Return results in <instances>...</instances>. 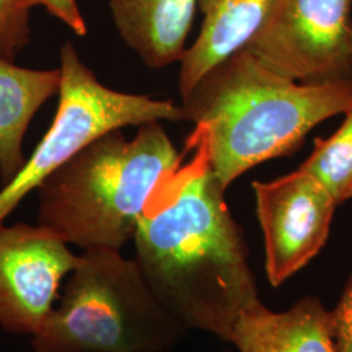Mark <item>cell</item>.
Instances as JSON below:
<instances>
[{
	"label": "cell",
	"mask_w": 352,
	"mask_h": 352,
	"mask_svg": "<svg viewBox=\"0 0 352 352\" xmlns=\"http://www.w3.org/2000/svg\"><path fill=\"white\" fill-rule=\"evenodd\" d=\"M199 0H109L113 24L151 69L179 62Z\"/></svg>",
	"instance_id": "obj_11"
},
{
	"label": "cell",
	"mask_w": 352,
	"mask_h": 352,
	"mask_svg": "<svg viewBox=\"0 0 352 352\" xmlns=\"http://www.w3.org/2000/svg\"><path fill=\"white\" fill-rule=\"evenodd\" d=\"M60 68L29 69L0 59V177L8 184L25 164L23 141L33 116L59 94Z\"/></svg>",
	"instance_id": "obj_12"
},
{
	"label": "cell",
	"mask_w": 352,
	"mask_h": 352,
	"mask_svg": "<svg viewBox=\"0 0 352 352\" xmlns=\"http://www.w3.org/2000/svg\"><path fill=\"white\" fill-rule=\"evenodd\" d=\"M32 7H43L80 37L87 36V23L80 12L77 0H30Z\"/></svg>",
	"instance_id": "obj_15"
},
{
	"label": "cell",
	"mask_w": 352,
	"mask_h": 352,
	"mask_svg": "<svg viewBox=\"0 0 352 352\" xmlns=\"http://www.w3.org/2000/svg\"><path fill=\"white\" fill-rule=\"evenodd\" d=\"M344 122L329 139H317L312 154L300 166L317 179L340 205L352 197V103Z\"/></svg>",
	"instance_id": "obj_13"
},
{
	"label": "cell",
	"mask_w": 352,
	"mask_h": 352,
	"mask_svg": "<svg viewBox=\"0 0 352 352\" xmlns=\"http://www.w3.org/2000/svg\"><path fill=\"white\" fill-rule=\"evenodd\" d=\"M245 49L294 81H352V0H273Z\"/></svg>",
	"instance_id": "obj_6"
},
{
	"label": "cell",
	"mask_w": 352,
	"mask_h": 352,
	"mask_svg": "<svg viewBox=\"0 0 352 352\" xmlns=\"http://www.w3.org/2000/svg\"><path fill=\"white\" fill-rule=\"evenodd\" d=\"M195 158L151 197L133 235L135 261L155 298L187 330L230 342L260 302L240 228L210 168L206 132L188 140Z\"/></svg>",
	"instance_id": "obj_1"
},
{
	"label": "cell",
	"mask_w": 352,
	"mask_h": 352,
	"mask_svg": "<svg viewBox=\"0 0 352 352\" xmlns=\"http://www.w3.org/2000/svg\"><path fill=\"white\" fill-rule=\"evenodd\" d=\"M30 0H0V59L13 62L30 42Z\"/></svg>",
	"instance_id": "obj_14"
},
{
	"label": "cell",
	"mask_w": 352,
	"mask_h": 352,
	"mask_svg": "<svg viewBox=\"0 0 352 352\" xmlns=\"http://www.w3.org/2000/svg\"><path fill=\"white\" fill-rule=\"evenodd\" d=\"M331 317L337 352H352V279Z\"/></svg>",
	"instance_id": "obj_16"
},
{
	"label": "cell",
	"mask_w": 352,
	"mask_h": 352,
	"mask_svg": "<svg viewBox=\"0 0 352 352\" xmlns=\"http://www.w3.org/2000/svg\"><path fill=\"white\" fill-rule=\"evenodd\" d=\"M155 298L135 258L89 248L32 338L34 352H171L187 334Z\"/></svg>",
	"instance_id": "obj_4"
},
{
	"label": "cell",
	"mask_w": 352,
	"mask_h": 352,
	"mask_svg": "<svg viewBox=\"0 0 352 352\" xmlns=\"http://www.w3.org/2000/svg\"><path fill=\"white\" fill-rule=\"evenodd\" d=\"M80 256L46 227L0 225V327L34 336L54 309L63 278Z\"/></svg>",
	"instance_id": "obj_7"
},
{
	"label": "cell",
	"mask_w": 352,
	"mask_h": 352,
	"mask_svg": "<svg viewBox=\"0 0 352 352\" xmlns=\"http://www.w3.org/2000/svg\"><path fill=\"white\" fill-rule=\"evenodd\" d=\"M351 103V80L298 84L244 49L204 76L182 109L186 122L205 128L212 173L227 189L252 167L291 153Z\"/></svg>",
	"instance_id": "obj_2"
},
{
	"label": "cell",
	"mask_w": 352,
	"mask_h": 352,
	"mask_svg": "<svg viewBox=\"0 0 352 352\" xmlns=\"http://www.w3.org/2000/svg\"><path fill=\"white\" fill-rule=\"evenodd\" d=\"M171 352H173V351H171Z\"/></svg>",
	"instance_id": "obj_17"
},
{
	"label": "cell",
	"mask_w": 352,
	"mask_h": 352,
	"mask_svg": "<svg viewBox=\"0 0 352 352\" xmlns=\"http://www.w3.org/2000/svg\"><path fill=\"white\" fill-rule=\"evenodd\" d=\"M115 129L93 141L38 187V225L82 250L122 248L133 239L154 193L182 155L160 122L126 139Z\"/></svg>",
	"instance_id": "obj_3"
},
{
	"label": "cell",
	"mask_w": 352,
	"mask_h": 352,
	"mask_svg": "<svg viewBox=\"0 0 352 352\" xmlns=\"http://www.w3.org/2000/svg\"><path fill=\"white\" fill-rule=\"evenodd\" d=\"M273 0H199L202 24L199 37L180 59L182 97L214 67L244 50L261 29Z\"/></svg>",
	"instance_id": "obj_10"
},
{
	"label": "cell",
	"mask_w": 352,
	"mask_h": 352,
	"mask_svg": "<svg viewBox=\"0 0 352 352\" xmlns=\"http://www.w3.org/2000/svg\"><path fill=\"white\" fill-rule=\"evenodd\" d=\"M253 189L266 274L279 286L321 251L338 204L302 167L272 182H254Z\"/></svg>",
	"instance_id": "obj_8"
},
{
	"label": "cell",
	"mask_w": 352,
	"mask_h": 352,
	"mask_svg": "<svg viewBox=\"0 0 352 352\" xmlns=\"http://www.w3.org/2000/svg\"><path fill=\"white\" fill-rule=\"evenodd\" d=\"M230 342L239 352H337L331 312L315 298L280 314L254 304L238 317Z\"/></svg>",
	"instance_id": "obj_9"
},
{
	"label": "cell",
	"mask_w": 352,
	"mask_h": 352,
	"mask_svg": "<svg viewBox=\"0 0 352 352\" xmlns=\"http://www.w3.org/2000/svg\"><path fill=\"white\" fill-rule=\"evenodd\" d=\"M59 68L62 82L54 122L24 167L0 190V225L47 176L103 135L123 126L186 120L182 106L173 102L104 87L71 42L62 46Z\"/></svg>",
	"instance_id": "obj_5"
}]
</instances>
